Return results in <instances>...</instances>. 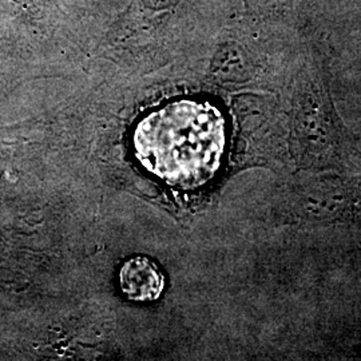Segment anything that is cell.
Masks as SVG:
<instances>
[{"mask_svg":"<svg viewBox=\"0 0 361 361\" xmlns=\"http://www.w3.org/2000/svg\"><path fill=\"white\" fill-rule=\"evenodd\" d=\"M133 141L149 173L169 185L190 188L217 169L224 119L210 104L174 102L143 118Z\"/></svg>","mask_w":361,"mask_h":361,"instance_id":"6da1fadb","label":"cell"},{"mask_svg":"<svg viewBox=\"0 0 361 361\" xmlns=\"http://www.w3.org/2000/svg\"><path fill=\"white\" fill-rule=\"evenodd\" d=\"M297 157L307 168L334 169L343 159V143L331 104L317 83L300 95L295 116Z\"/></svg>","mask_w":361,"mask_h":361,"instance_id":"7a4b0ae2","label":"cell"},{"mask_svg":"<svg viewBox=\"0 0 361 361\" xmlns=\"http://www.w3.org/2000/svg\"><path fill=\"white\" fill-rule=\"evenodd\" d=\"M119 288L133 301H155L164 292L165 277L150 258L138 256L130 258L122 265Z\"/></svg>","mask_w":361,"mask_h":361,"instance_id":"3957f363","label":"cell"},{"mask_svg":"<svg viewBox=\"0 0 361 361\" xmlns=\"http://www.w3.org/2000/svg\"><path fill=\"white\" fill-rule=\"evenodd\" d=\"M348 195L341 180H319L302 190L298 201L300 212L305 219H335L347 207Z\"/></svg>","mask_w":361,"mask_h":361,"instance_id":"277c9868","label":"cell"}]
</instances>
